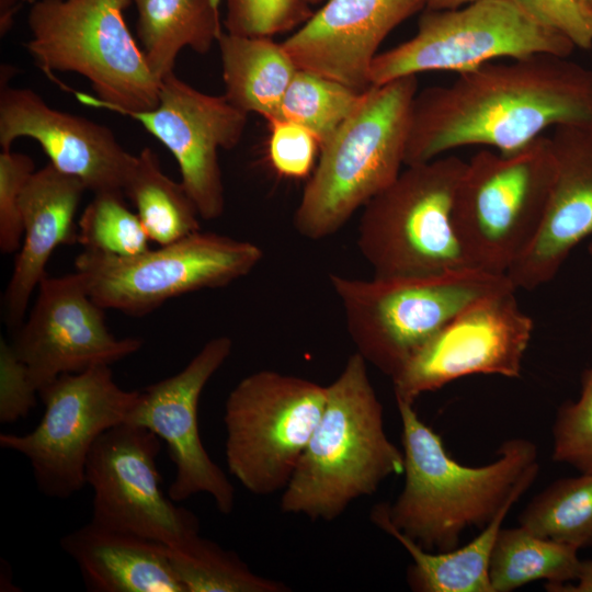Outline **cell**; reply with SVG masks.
I'll return each mask as SVG.
<instances>
[{"mask_svg":"<svg viewBox=\"0 0 592 592\" xmlns=\"http://www.w3.org/2000/svg\"><path fill=\"white\" fill-rule=\"evenodd\" d=\"M558 126L592 129V69L555 54L488 62L417 92L405 166L466 146L509 153Z\"/></svg>","mask_w":592,"mask_h":592,"instance_id":"1","label":"cell"},{"mask_svg":"<svg viewBox=\"0 0 592 592\" xmlns=\"http://www.w3.org/2000/svg\"><path fill=\"white\" fill-rule=\"evenodd\" d=\"M396 402L405 485L392 504H383L391 525L425 550L455 549L467 528H483L534 482L539 466L530 440H506L494 462L466 466L447 454L441 436L420 419L413 403Z\"/></svg>","mask_w":592,"mask_h":592,"instance_id":"2","label":"cell"},{"mask_svg":"<svg viewBox=\"0 0 592 592\" xmlns=\"http://www.w3.org/2000/svg\"><path fill=\"white\" fill-rule=\"evenodd\" d=\"M403 470V453L386 434L367 362L355 352L327 386L323 412L283 490L281 510L330 522Z\"/></svg>","mask_w":592,"mask_h":592,"instance_id":"3","label":"cell"},{"mask_svg":"<svg viewBox=\"0 0 592 592\" xmlns=\"http://www.w3.org/2000/svg\"><path fill=\"white\" fill-rule=\"evenodd\" d=\"M418 91V77L406 76L363 92L355 110L320 146L294 214L300 236H332L396 180L405 164Z\"/></svg>","mask_w":592,"mask_h":592,"instance_id":"4","label":"cell"},{"mask_svg":"<svg viewBox=\"0 0 592 592\" xmlns=\"http://www.w3.org/2000/svg\"><path fill=\"white\" fill-rule=\"evenodd\" d=\"M329 281L356 352L390 379L467 305L514 287L505 274L474 266L371 280L330 274Z\"/></svg>","mask_w":592,"mask_h":592,"instance_id":"5","label":"cell"},{"mask_svg":"<svg viewBox=\"0 0 592 592\" xmlns=\"http://www.w3.org/2000/svg\"><path fill=\"white\" fill-rule=\"evenodd\" d=\"M133 0H36L27 15L26 48L53 80V71L86 77L96 96L79 102L124 114L159 102L160 80L133 37L124 11Z\"/></svg>","mask_w":592,"mask_h":592,"instance_id":"6","label":"cell"},{"mask_svg":"<svg viewBox=\"0 0 592 592\" xmlns=\"http://www.w3.org/2000/svg\"><path fill=\"white\" fill-rule=\"evenodd\" d=\"M554 178L549 137L509 153L480 150L453 200V227L468 263L505 274L535 239Z\"/></svg>","mask_w":592,"mask_h":592,"instance_id":"7","label":"cell"},{"mask_svg":"<svg viewBox=\"0 0 592 592\" xmlns=\"http://www.w3.org/2000/svg\"><path fill=\"white\" fill-rule=\"evenodd\" d=\"M406 167L363 206L356 242L374 275H424L471 266L452 219L466 161L449 155Z\"/></svg>","mask_w":592,"mask_h":592,"instance_id":"8","label":"cell"},{"mask_svg":"<svg viewBox=\"0 0 592 592\" xmlns=\"http://www.w3.org/2000/svg\"><path fill=\"white\" fill-rule=\"evenodd\" d=\"M327 386L262 369L229 392L224 413L230 474L251 493L283 491L316 429Z\"/></svg>","mask_w":592,"mask_h":592,"instance_id":"9","label":"cell"},{"mask_svg":"<svg viewBox=\"0 0 592 592\" xmlns=\"http://www.w3.org/2000/svg\"><path fill=\"white\" fill-rule=\"evenodd\" d=\"M574 48L565 35L534 21L513 0H479L456 9H428L412 37L377 54L369 77L372 86H380L424 71L462 73L502 57H569Z\"/></svg>","mask_w":592,"mask_h":592,"instance_id":"10","label":"cell"},{"mask_svg":"<svg viewBox=\"0 0 592 592\" xmlns=\"http://www.w3.org/2000/svg\"><path fill=\"white\" fill-rule=\"evenodd\" d=\"M262 258L253 242L198 230L133 257L83 249L75 269L100 307L141 316L183 294L226 286Z\"/></svg>","mask_w":592,"mask_h":592,"instance_id":"11","label":"cell"},{"mask_svg":"<svg viewBox=\"0 0 592 592\" xmlns=\"http://www.w3.org/2000/svg\"><path fill=\"white\" fill-rule=\"evenodd\" d=\"M140 391L125 390L114 380L111 365L62 374L38 395L44 413L30 433L0 434V446L23 455L38 490L68 499L86 485V465L96 440L127 421Z\"/></svg>","mask_w":592,"mask_h":592,"instance_id":"12","label":"cell"},{"mask_svg":"<svg viewBox=\"0 0 592 592\" xmlns=\"http://www.w3.org/2000/svg\"><path fill=\"white\" fill-rule=\"evenodd\" d=\"M515 293L511 287L483 296L456 314L391 378L395 398L414 403L475 374L520 377L534 323Z\"/></svg>","mask_w":592,"mask_h":592,"instance_id":"13","label":"cell"},{"mask_svg":"<svg viewBox=\"0 0 592 592\" xmlns=\"http://www.w3.org/2000/svg\"><path fill=\"white\" fill-rule=\"evenodd\" d=\"M161 440L147 428L123 422L94 443L86 465L93 491L91 521L172 546L200 532L198 519L166 497L157 457Z\"/></svg>","mask_w":592,"mask_h":592,"instance_id":"14","label":"cell"},{"mask_svg":"<svg viewBox=\"0 0 592 592\" xmlns=\"http://www.w3.org/2000/svg\"><path fill=\"white\" fill-rule=\"evenodd\" d=\"M37 288L29 319L10 343L38 391L62 374L112 365L141 348L138 338L117 339L110 332L104 309L76 271L46 275Z\"/></svg>","mask_w":592,"mask_h":592,"instance_id":"15","label":"cell"},{"mask_svg":"<svg viewBox=\"0 0 592 592\" xmlns=\"http://www.w3.org/2000/svg\"><path fill=\"white\" fill-rule=\"evenodd\" d=\"M231 349L232 341L226 335L206 342L179 373L144 388L126 421L147 428L166 443L175 466L168 490L171 500L180 502L207 493L223 514L234 510L235 489L202 443L198 402Z\"/></svg>","mask_w":592,"mask_h":592,"instance_id":"16","label":"cell"},{"mask_svg":"<svg viewBox=\"0 0 592 592\" xmlns=\"http://www.w3.org/2000/svg\"><path fill=\"white\" fill-rule=\"evenodd\" d=\"M123 115L139 122L173 155L200 217L218 218L225 209L218 151L241 140L248 113L225 95L201 92L171 71L160 80L155 109Z\"/></svg>","mask_w":592,"mask_h":592,"instance_id":"17","label":"cell"},{"mask_svg":"<svg viewBox=\"0 0 592 592\" xmlns=\"http://www.w3.org/2000/svg\"><path fill=\"white\" fill-rule=\"evenodd\" d=\"M1 71L0 146L10 150L21 137L35 139L60 172L79 179L93 194H124L137 156L113 132L86 117L50 107L39 94L8 86Z\"/></svg>","mask_w":592,"mask_h":592,"instance_id":"18","label":"cell"},{"mask_svg":"<svg viewBox=\"0 0 592 592\" xmlns=\"http://www.w3.org/2000/svg\"><path fill=\"white\" fill-rule=\"evenodd\" d=\"M424 7V0H327L282 45L298 69L364 92L380 44Z\"/></svg>","mask_w":592,"mask_h":592,"instance_id":"19","label":"cell"},{"mask_svg":"<svg viewBox=\"0 0 592 592\" xmlns=\"http://www.w3.org/2000/svg\"><path fill=\"white\" fill-rule=\"evenodd\" d=\"M554 178L540 228L506 276L533 291L555 278L572 250L592 237V129L558 126L549 137Z\"/></svg>","mask_w":592,"mask_h":592,"instance_id":"20","label":"cell"},{"mask_svg":"<svg viewBox=\"0 0 592 592\" xmlns=\"http://www.w3.org/2000/svg\"><path fill=\"white\" fill-rule=\"evenodd\" d=\"M86 190L79 179L52 163L34 171L26 182L21 195L23 238L4 294L9 325L20 326L54 250L77 242L73 220Z\"/></svg>","mask_w":592,"mask_h":592,"instance_id":"21","label":"cell"},{"mask_svg":"<svg viewBox=\"0 0 592 592\" xmlns=\"http://www.w3.org/2000/svg\"><path fill=\"white\" fill-rule=\"evenodd\" d=\"M92 592H185L168 546L92 521L60 538Z\"/></svg>","mask_w":592,"mask_h":592,"instance_id":"22","label":"cell"},{"mask_svg":"<svg viewBox=\"0 0 592 592\" xmlns=\"http://www.w3.org/2000/svg\"><path fill=\"white\" fill-rule=\"evenodd\" d=\"M217 43L227 100L269 124L280 121L285 92L298 69L282 43L226 31Z\"/></svg>","mask_w":592,"mask_h":592,"instance_id":"23","label":"cell"},{"mask_svg":"<svg viewBox=\"0 0 592 592\" xmlns=\"http://www.w3.org/2000/svg\"><path fill=\"white\" fill-rule=\"evenodd\" d=\"M521 496L512 497L468 544L448 551H430L395 528L385 513L384 504L375 505L371 519L375 525L394 537L410 555L408 583L419 592H492L489 563L492 548L502 523Z\"/></svg>","mask_w":592,"mask_h":592,"instance_id":"24","label":"cell"},{"mask_svg":"<svg viewBox=\"0 0 592 592\" xmlns=\"http://www.w3.org/2000/svg\"><path fill=\"white\" fill-rule=\"evenodd\" d=\"M133 3L141 49L159 80L173 71L183 48L206 54L223 33L219 11L212 0H133Z\"/></svg>","mask_w":592,"mask_h":592,"instance_id":"25","label":"cell"},{"mask_svg":"<svg viewBox=\"0 0 592 592\" xmlns=\"http://www.w3.org/2000/svg\"><path fill=\"white\" fill-rule=\"evenodd\" d=\"M579 549L540 537L519 525L498 533L489 563L492 592H510L532 581L546 580L550 591L574 581Z\"/></svg>","mask_w":592,"mask_h":592,"instance_id":"26","label":"cell"},{"mask_svg":"<svg viewBox=\"0 0 592 592\" xmlns=\"http://www.w3.org/2000/svg\"><path fill=\"white\" fill-rule=\"evenodd\" d=\"M150 241L159 246L200 230V214L182 182L161 170L155 151L144 148L124 186Z\"/></svg>","mask_w":592,"mask_h":592,"instance_id":"27","label":"cell"},{"mask_svg":"<svg viewBox=\"0 0 592 592\" xmlns=\"http://www.w3.org/2000/svg\"><path fill=\"white\" fill-rule=\"evenodd\" d=\"M172 569L185 592H286L283 582L254 573L239 556L198 533L168 546Z\"/></svg>","mask_w":592,"mask_h":592,"instance_id":"28","label":"cell"},{"mask_svg":"<svg viewBox=\"0 0 592 592\" xmlns=\"http://www.w3.org/2000/svg\"><path fill=\"white\" fill-rule=\"evenodd\" d=\"M519 525L578 549L592 546V473L551 482L524 508Z\"/></svg>","mask_w":592,"mask_h":592,"instance_id":"29","label":"cell"},{"mask_svg":"<svg viewBox=\"0 0 592 592\" xmlns=\"http://www.w3.org/2000/svg\"><path fill=\"white\" fill-rule=\"evenodd\" d=\"M362 94L330 78L297 69L282 102L281 119L307 128L320 148L355 110Z\"/></svg>","mask_w":592,"mask_h":592,"instance_id":"30","label":"cell"},{"mask_svg":"<svg viewBox=\"0 0 592 592\" xmlns=\"http://www.w3.org/2000/svg\"><path fill=\"white\" fill-rule=\"evenodd\" d=\"M123 197L119 193L94 194L78 221L77 242L83 249L117 257H133L150 249L138 215Z\"/></svg>","mask_w":592,"mask_h":592,"instance_id":"31","label":"cell"},{"mask_svg":"<svg viewBox=\"0 0 592 592\" xmlns=\"http://www.w3.org/2000/svg\"><path fill=\"white\" fill-rule=\"evenodd\" d=\"M551 456L579 473H592V365L581 376L579 397L558 409Z\"/></svg>","mask_w":592,"mask_h":592,"instance_id":"32","label":"cell"},{"mask_svg":"<svg viewBox=\"0 0 592 592\" xmlns=\"http://www.w3.org/2000/svg\"><path fill=\"white\" fill-rule=\"evenodd\" d=\"M227 33L272 37L303 25L311 15L309 0H224Z\"/></svg>","mask_w":592,"mask_h":592,"instance_id":"33","label":"cell"},{"mask_svg":"<svg viewBox=\"0 0 592 592\" xmlns=\"http://www.w3.org/2000/svg\"><path fill=\"white\" fill-rule=\"evenodd\" d=\"M35 171L33 159L21 152L2 150L0 153V250L16 252L23 238L21 195Z\"/></svg>","mask_w":592,"mask_h":592,"instance_id":"34","label":"cell"},{"mask_svg":"<svg viewBox=\"0 0 592 592\" xmlns=\"http://www.w3.org/2000/svg\"><path fill=\"white\" fill-rule=\"evenodd\" d=\"M269 157L277 173L303 179L311 174L319 143L304 126L287 119L270 124Z\"/></svg>","mask_w":592,"mask_h":592,"instance_id":"35","label":"cell"},{"mask_svg":"<svg viewBox=\"0 0 592 592\" xmlns=\"http://www.w3.org/2000/svg\"><path fill=\"white\" fill-rule=\"evenodd\" d=\"M543 26L565 35L574 47L592 48V10L580 0H513Z\"/></svg>","mask_w":592,"mask_h":592,"instance_id":"36","label":"cell"},{"mask_svg":"<svg viewBox=\"0 0 592 592\" xmlns=\"http://www.w3.org/2000/svg\"><path fill=\"white\" fill-rule=\"evenodd\" d=\"M38 389L27 366L10 342L0 340V422L13 423L25 418L36 405Z\"/></svg>","mask_w":592,"mask_h":592,"instance_id":"37","label":"cell"},{"mask_svg":"<svg viewBox=\"0 0 592 592\" xmlns=\"http://www.w3.org/2000/svg\"><path fill=\"white\" fill-rule=\"evenodd\" d=\"M576 583L558 585L551 592H592V558L580 561Z\"/></svg>","mask_w":592,"mask_h":592,"instance_id":"38","label":"cell"},{"mask_svg":"<svg viewBox=\"0 0 592 592\" xmlns=\"http://www.w3.org/2000/svg\"><path fill=\"white\" fill-rule=\"evenodd\" d=\"M426 9L448 10L456 9L479 0H424Z\"/></svg>","mask_w":592,"mask_h":592,"instance_id":"39","label":"cell"},{"mask_svg":"<svg viewBox=\"0 0 592 592\" xmlns=\"http://www.w3.org/2000/svg\"><path fill=\"white\" fill-rule=\"evenodd\" d=\"M584 5L592 10V0H580Z\"/></svg>","mask_w":592,"mask_h":592,"instance_id":"40","label":"cell"},{"mask_svg":"<svg viewBox=\"0 0 592 592\" xmlns=\"http://www.w3.org/2000/svg\"><path fill=\"white\" fill-rule=\"evenodd\" d=\"M588 251H589V254L592 257V239H591V241L589 242ZM591 332H592V321H591Z\"/></svg>","mask_w":592,"mask_h":592,"instance_id":"41","label":"cell"},{"mask_svg":"<svg viewBox=\"0 0 592 592\" xmlns=\"http://www.w3.org/2000/svg\"><path fill=\"white\" fill-rule=\"evenodd\" d=\"M311 5H315V4H319L321 2H323L325 0H309Z\"/></svg>","mask_w":592,"mask_h":592,"instance_id":"42","label":"cell"},{"mask_svg":"<svg viewBox=\"0 0 592 592\" xmlns=\"http://www.w3.org/2000/svg\"><path fill=\"white\" fill-rule=\"evenodd\" d=\"M220 1L221 0H212L213 4L217 8H219Z\"/></svg>","mask_w":592,"mask_h":592,"instance_id":"43","label":"cell"}]
</instances>
